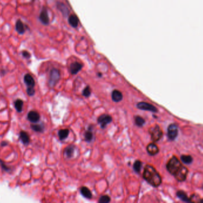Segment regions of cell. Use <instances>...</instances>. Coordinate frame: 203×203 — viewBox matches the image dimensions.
<instances>
[{
    "label": "cell",
    "instance_id": "obj_6",
    "mask_svg": "<svg viewBox=\"0 0 203 203\" xmlns=\"http://www.w3.org/2000/svg\"><path fill=\"white\" fill-rule=\"evenodd\" d=\"M137 107L142 110L150 111L153 113H156L158 112V109L156 107H154L153 105L149 104L146 102H140L137 104Z\"/></svg>",
    "mask_w": 203,
    "mask_h": 203
},
{
    "label": "cell",
    "instance_id": "obj_19",
    "mask_svg": "<svg viewBox=\"0 0 203 203\" xmlns=\"http://www.w3.org/2000/svg\"><path fill=\"white\" fill-rule=\"evenodd\" d=\"M70 134V130L68 129H61L58 132V136L61 141L64 140L68 138Z\"/></svg>",
    "mask_w": 203,
    "mask_h": 203
},
{
    "label": "cell",
    "instance_id": "obj_9",
    "mask_svg": "<svg viewBox=\"0 0 203 203\" xmlns=\"http://www.w3.org/2000/svg\"><path fill=\"white\" fill-rule=\"evenodd\" d=\"M24 82L27 86V88H34L35 85V81L33 76L27 73L24 76Z\"/></svg>",
    "mask_w": 203,
    "mask_h": 203
},
{
    "label": "cell",
    "instance_id": "obj_10",
    "mask_svg": "<svg viewBox=\"0 0 203 203\" xmlns=\"http://www.w3.org/2000/svg\"><path fill=\"white\" fill-rule=\"evenodd\" d=\"M27 27L26 25H25V24L23 23V22L21 20V19H19L16 22V25H15V28L16 32L19 34V35H23L26 32V28Z\"/></svg>",
    "mask_w": 203,
    "mask_h": 203
},
{
    "label": "cell",
    "instance_id": "obj_16",
    "mask_svg": "<svg viewBox=\"0 0 203 203\" xmlns=\"http://www.w3.org/2000/svg\"><path fill=\"white\" fill-rule=\"evenodd\" d=\"M68 23L72 27L77 28L79 24V19L75 15H70L68 17Z\"/></svg>",
    "mask_w": 203,
    "mask_h": 203
},
{
    "label": "cell",
    "instance_id": "obj_18",
    "mask_svg": "<svg viewBox=\"0 0 203 203\" xmlns=\"http://www.w3.org/2000/svg\"><path fill=\"white\" fill-rule=\"evenodd\" d=\"M80 193L81 195L86 198L90 199L92 197V194L90 190L86 186H83L81 188Z\"/></svg>",
    "mask_w": 203,
    "mask_h": 203
},
{
    "label": "cell",
    "instance_id": "obj_33",
    "mask_svg": "<svg viewBox=\"0 0 203 203\" xmlns=\"http://www.w3.org/2000/svg\"><path fill=\"white\" fill-rule=\"evenodd\" d=\"M199 202H202V203H203V199H202V200H200L199 201Z\"/></svg>",
    "mask_w": 203,
    "mask_h": 203
},
{
    "label": "cell",
    "instance_id": "obj_32",
    "mask_svg": "<svg viewBox=\"0 0 203 203\" xmlns=\"http://www.w3.org/2000/svg\"><path fill=\"white\" fill-rule=\"evenodd\" d=\"M8 145V142L7 141H3L1 143V147H4V146H7Z\"/></svg>",
    "mask_w": 203,
    "mask_h": 203
},
{
    "label": "cell",
    "instance_id": "obj_26",
    "mask_svg": "<svg viewBox=\"0 0 203 203\" xmlns=\"http://www.w3.org/2000/svg\"><path fill=\"white\" fill-rule=\"evenodd\" d=\"M93 133L91 132V131L87 130L85 132V139L86 141L87 142H90L92 141V140L93 139Z\"/></svg>",
    "mask_w": 203,
    "mask_h": 203
},
{
    "label": "cell",
    "instance_id": "obj_12",
    "mask_svg": "<svg viewBox=\"0 0 203 203\" xmlns=\"http://www.w3.org/2000/svg\"><path fill=\"white\" fill-rule=\"evenodd\" d=\"M83 65L78 62L73 63L70 65V71L72 75H76L81 70Z\"/></svg>",
    "mask_w": 203,
    "mask_h": 203
},
{
    "label": "cell",
    "instance_id": "obj_11",
    "mask_svg": "<svg viewBox=\"0 0 203 203\" xmlns=\"http://www.w3.org/2000/svg\"><path fill=\"white\" fill-rule=\"evenodd\" d=\"M28 119L32 123H37L40 120V115L37 112L30 111L28 114Z\"/></svg>",
    "mask_w": 203,
    "mask_h": 203
},
{
    "label": "cell",
    "instance_id": "obj_31",
    "mask_svg": "<svg viewBox=\"0 0 203 203\" xmlns=\"http://www.w3.org/2000/svg\"><path fill=\"white\" fill-rule=\"evenodd\" d=\"M26 91L29 96H33V95H34V93H35V90L34 88H30V89L27 88Z\"/></svg>",
    "mask_w": 203,
    "mask_h": 203
},
{
    "label": "cell",
    "instance_id": "obj_17",
    "mask_svg": "<svg viewBox=\"0 0 203 203\" xmlns=\"http://www.w3.org/2000/svg\"><path fill=\"white\" fill-rule=\"evenodd\" d=\"M176 195L179 198L181 199L182 201L184 202H191V200L188 197L186 193L183 191H178L176 193Z\"/></svg>",
    "mask_w": 203,
    "mask_h": 203
},
{
    "label": "cell",
    "instance_id": "obj_8",
    "mask_svg": "<svg viewBox=\"0 0 203 203\" xmlns=\"http://www.w3.org/2000/svg\"><path fill=\"white\" fill-rule=\"evenodd\" d=\"M39 20L44 25H48L50 23V17L48 15V13L45 7H43L39 15Z\"/></svg>",
    "mask_w": 203,
    "mask_h": 203
},
{
    "label": "cell",
    "instance_id": "obj_1",
    "mask_svg": "<svg viewBox=\"0 0 203 203\" xmlns=\"http://www.w3.org/2000/svg\"><path fill=\"white\" fill-rule=\"evenodd\" d=\"M166 169L178 181L183 182L185 181L188 176V170L183 166L180 160L176 156H173L166 164Z\"/></svg>",
    "mask_w": 203,
    "mask_h": 203
},
{
    "label": "cell",
    "instance_id": "obj_29",
    "mask_svg": "<svg viewBox=\"0 0 203 203\" xmlns=\"http://www.w3.org/2000/svg\"><path fill=\"white\" fill-rule=\"evenodd\" d=\"M21 55L22 56L25 58H30L31 57V54H30V53L26 50H23L21 51Z\"/></svg>",
    "mask_w": 203,
    "mask_h": 203
},
{
    "label": "cell",
    "instance_id": "obj_15",
    "mask_svg": "<svg viewBox=\"0 0 203 203\" xmlns=\"http://www.w3.org/2000/svg\"><path fill=\"white\" fill-rule=\"evenodd\" d=\"M123 98V95L121 92L118 90H114L112 92V99L114 102L118 103Z\"/></svg>",
    "mask_w": 203,
    "mask_h": 203
},
{
    "label": "cell",
    "instance_id": "obj_22",
    "mask_svg": "<svg viewBox=\"0 0 203 203\" xmlns=\"http://www.w3.org/2000/svg\"><path fill=\"white\" fill-rule=\"evenodd\" d=\"M23 101L21 100L18 99L14 102L15 109L18 113H21L23 111Z\"/></svg>",
    "mask_w": 203,
    "mask_h": 203
},
{
    "label": "cell",
    "instance_id": "obj_3",
    "mask_svg": "<svg viewBox=\"0 0 203 203\" xmlns=\"http://www.w3.org/2000/svg\"><path fill=\"white\" fill-rule=\"evenodd\" d=\"M149 132L151 135V139L154 142L159 141L163 136L162 130L159 125H156L151 128Z\"/></svg>",
    "mask_w": 203,
    "mask_h": 203
},
{
    "label": "cell",
    "instance_id": "obj_20",
    "mask_svg": "<svg viewBox=\"0 0 203 203\" xmlns=\"http://www.w3.org/2000/svg\"><path fill=\"white\" fill-rule=\"evenodd\" d=\"M74 146L69 145L64 150V153L68 158H71L74 155Z\"/></svg>",
    "mask_w": 203,
    "mask_h": 203
},
{
    "label": "cell",
    "instance_id": "obj_28",
    "mask_svg": "<svg viewBox=\"0 0 203 203\" xmlns=\"http://www.w3.org/2000/svg\"><path fill=\"white\" fill-rule=\"evenodd\" d=\"M83 95L85 97H89L91 95V89L89 86H87L83 91Z\"/></svg>",
    "mask_w": 203,
    "mask_h": 203
},
{
    "label": "cell",
    "instance_id": "obj_27",
    "mask_svg": "<svg viewBox=\"0 0 203 203\" xmlns=\"http://www.w3.org/2000/svg\"><path fill=\"white\" fill-rule=\"evenodd\" d=\"M111 201V198L108 195H103L102 196L99 200L100 203H108Z\"/></svg>",
    "mask_w": 203,
    "mask_h": 203
},
{
    "label": "cell",
    "instance_id": "obj_4",
    "mask_svg": "<svg viewBox=\"0 0 203 203\" xmlns=\"http://www.w3.org/2000/svg\"><path fill=\"white\" fill-rule=\"evenodd\" d=\"M60 79V72L56 69H52L50 71V79H49V86L51 88H53L55 86L57 82Z\"/></svg>",
    "mask_w": 203,
    "mask_h": 203
},
{
    "label": "cell",
    "instance_id": "obj_23",
    "mask_svg": "<svg viewBox=\"0 0 203 203\" xmlns=\"http://www.w3.org/2000/svg\"><path fill=\"white\" fill-rule=\"evenodd\" d=\"M135 123L138 127H142L145 124V120L142 117L139 116H136L134 117Z\"/></svg>",
    "mask_w": 203,
    "mask_h": 203
},
{
    "label": "cell",
    "instance_id": "obj_14",
    "mask_svg": "<svg viewBox=\"0 0 203 203\" xmlns=\"http://www.w3.org/2000/svg\"><path fill=\"white\" fill-rule=\"evenodd\" d=\"M19 139L25 145H28L30 142L29 134L25 131H21L19 134Z\"/></svg>",
    "mask_w": 203,
    "mask_h": 203
},
{
    "label": "cell",
    "instance_id": "obj_7",
    "mask_svg": "<svg viewBox=\"0 0 203 203\" xmlns=\"http://www.w3.org/2000/svg\"><path fill=\"white\" fill-rule=\"evenodd\" d=\"M178 135V127L176 124H171L168 128V136L170 140L174 141Z\"/></svg>",
    "mask_w": 203,
    "mask_h": 203
},
{
    "label": "cell",
    "instance_id": "obj_24",
    "mask_svg": "<svg viewBox=\"0 0 203 203\" xmlns=\"http://www.w3.org/2000/svg\"><path fill=\"white\" fill-rule=\"evenodd\" d=\"M31 128L36 132H43L44 126L42 125H32Z\"/></svg>",
    "mask_w": 203,
    "mask_h": 203
},
{
    "label": "cell",
    "instance_id": "obj_21",
    "mask_svg": "<svg viewBox=\"0 0 203 203\" xmlns=\"http://www.w3.org/2000/svg\"><path fill=\"white\" fill-rule=\"evenodd\" d=\"M181 160L185 164H190L193 161V158L190 155H182L181 156Z\"/></svg>",
    "mask_w": 203,
    "mask_h": 203
},
{
    "label": "cell",
    "instance_id": "obj_25",
    "mask_svg": "<svg viewBox=\"0 0 203 203\" xmlns=\"http://www.w3.org/2000/svg\"><path fill=\"white\" fill-rule=\"evenodd\" d=\"M142 168V163L140 160H136L133 165V168L135 172L137 173H139L141 171V169Z\"/></svg>",
    "mask_w": 203,
    "mask_h": 203
},
{
    "label": "cell",
    "instance_id": "obj_30",
    "mask_svg": "<svg viewBox=\"0 0 203 203\" xmlns=\"http://www.w3.org/2000/svg\"><path fill=\"white\" fill-rule=\"evenodd\" d=\"M0 164H1V168L2 169L5 170L6 172H8L10 170V169L8 168V166H7L5 164L4 162H3L1 159H0Z\"/></svg>",
    "mask_w": 203,
    "mask_h": 203
},
{
    "label": "cell",
    "instance_id": "obj_13",
    "mask_svg": "<svg viewBox=\"0 0 203 203\" xmlns=\"http://www.w3.org/2000/svg\"><path fill=\"white\" fill-rule=\"evenodd\" d=\"M147 151L150 156H154V155H156L159 152V149L158 147L154 143H150L147 147Z\"/></svg>",
    "mask_w": 203,
    "mask_h": 203
},
{
    "label": "cell",
    "instance_id": "obj_5",
    "mask_svg": "<svg viewBox=\"0 0 203 203\" xmlns=\"http://www.w3.org/2000/svg\"><path fill=\"white\" fill-rule=\"evenodd\" d=\"M112 121V117L109 115L106 114H103L100 116L98 119V122L100 125L101 128L105 129L106 126L111 123Z\"/></svg>",
    "mask_w": 203,
    "mask_h": 203
},
{
    "label": "cell",
    "instance_id": "obj_2",
    "mask_svg": "<svg viewBox=\"0 0 203 203\" xmlns=\"http://www.w3.org/2000/svg\"><path fill=\"white\" fill-rule=\"evenodd\" d=\"M142 176L147 182L154 187L160 186L162 182L160 174L153 166L149 164L145 166Z\"/></svg>",
    "mask_w": 203,
    "mask_h": 203
}]
</instances>
